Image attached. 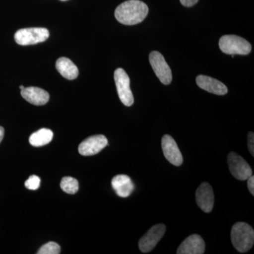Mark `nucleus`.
<instances>
[{
  "instance_id": "1",
  "label": "nucleus",
  "mask_w": 254,
  "mask_h": 254,
  "mask_svg": "<svg viewBox=\"0 0 254 254\" xmlns=\"http://www.w3.org/2000/svg\"><path fill=\"white\" fill-rule=\"evenodd\" d=\"M148 14L146 4L140 0H128L119 5L115 11L116 19L122 24L133 26L141 23Z\"/></svg>"
},
{
  "instance_id": "2",
  "label": "nucleus",
  "mask_w": 254,
  "mask_h": 254,
  "mask_svg": "<svg viewBox=\"0 0 254 254\" xmlns=\"http://www.w3.org/2000/svg\"><path fill=\"white\" fill-rule=\"evenodd\" d=\"M232 243L240 253H246L253 247L254 230L249 224L239 222L232 228Z\"/></svg>"
},
{
  "instance_id": "3",
  "label": "nucleus",
  "mask_w": 254,
  "mask_h": 254,
  "mask_svg": "<svg viewBox=\"0 0 254 254\" xmlns=\"http://www.w3.org/2000/svg\"><path fill=\"white\" fill-rule=\"evenodd\" d=\"M219 46L227 55H247L252 51V45L245 38L235 35H225L220 38Z\"/></svg>"
},
{
  "instance_id": "4",
  "label": "nucleus",
  "mask_w": 254,
  "mask_h": 254,
  "mask_svg": "<svg viewBox=\"0 0 254 254\" xmlns=\"http://www.w3.org/2000/svg\"><path fill=\"white\" fill-rule=\"evenodd\" d=\"M49 36V31L47 28H27L16 31L14 39L20 46H31L46 41Z\"/></svg>"
},
{
  "instance_id": "5",
  "label": "nucleus",
  "mask_w": 254,
  "mask_h": 254,
  "mask_svg": "<svg viewBox=\"0 0 254 254\" xmlns=\"http://www.w3.org/2000/svg\"><path fill=\"white\" fill-rule=\"evenodd\" d=\"M114 78H115L119 98L122 103L127 107L131 106L134 103V99L130 88L129 77L126 71L122 68H117L114 73Z\"/></svg>"
},
{
  "instance_id": "6",
  "label": "nucleus",
  "mask_w": 254,
  "mask_h": 254,
  "mask_svg": "<svg viewBox=\"0 0 254 254\" xmlns=\"http://www.w3.org/2000/svg\"><path fill=\"white\" fill-rule=\"evenodd\" d=\"M149 61L153 71L164 85H169L173 80L171 68L164 58L161 53L153 51L150 53Z\"/></svg>"
},
{
  "instance_id": "7",
  "label": "nucleus",
  "mask_w": 254,
  "mask_h": 254,
  "mask_svg": "<svg viewBox=\"0 0 254 254\" xmlns=\"http://www.w3.org/2000/svg\"><path fill=\"white\" fill-rule=\"evenodd\" d=\"M227 163L232 176L241 181L247 180L252 175V170L248 163L235 152L229 153Z\"/></svg>"
},
{
  "instance_id": "8",
  "label": "nucleus",
  "mask_w": 254,
  "mask_h": 254,
  "mask_svg": "<svg viewBox=\"0 0 254 254\" xmlns=\"http://www.w3.org/2000/svg\"><path fill=\"white\" fill-rule=\"evenodd\" d=\"M166 231V226L163 224L154 225L141 237L138 243L140 250L143 253H148L155 248Z\"/></svg>"
},
{
  "instance_id": "9",
  "label": "nucleus",
  "mask_w": 254,
  "mask_h": 254,
  "mask_svg": "<svg viewBox=\"0 0 254 254\" xmlns=\"http://www.w3.org/2000/svg\"><path fill=\"white\" fill-rule=\"evenodd\" d=\"M108 145V141L104 135H95L88 137L80 143L78 152L83 156L98 154Z\"/></svg>"
},
{
  "instance_id": "10",
  "label": "nucleus",
  "mask_w": 254,
  "mask_h": 254,
  "mask_svg": "<svg viewBox=\"0 0 254 254\" xmlns=\"http://www.w3.org/2000/svg\"><path fill=\"white\" fill-rule=\"evenodd\" d=\"M162 148L165 158L175 166H180L183 163V157L176 141L170 136L165 135L162 138Z\"/></svg>"
},
{
  "instance_id": "11",
  "label": "nucleus",
  "mask_w": 254,
  "mask_h": 254,
  "mask_svg": "<svg viewBox=\"0 0 254 254\" xmlns=\"http://www.w3.org/2000/svg\"><path fill=\"white\" fill-rule=\"evenodd\" d=\"M195 200L198 207L205 213L212 211L214 205L213 188L208 182H203L195 192Z\"/></svg>"
},
{
  "instance_id": "12",
  "label": "nucleus",
  "mask_w": 254,
  "mask_h": 254,
  "mask_svg": "<svg viewBox=\"0 0 254 254\" xmlns=\"http://www.w3.org/2000/svg\"><path fill=\"white\" fill-rule=\"evenodd\" d=\"M205 242L198 235H192L184 240L177 250V254H203L205 252Z\"/></svg>"
},
{
  "instance_id": "13",
  "label": "nucleus",
  "mask_w": 254,
  "mask_h": 254,
  "mask_svg": "<svg viewBox=\"0 0 254 254\" xmlns=\"http://www.w3.org/2000/svg\"><path fill=\"white\" fill-rule=\"evenodd\" d=\"M195 81L199 88L208 93L218 95H226L228 92L227 86L224 83L210 76L199 75L197 76Z\"/></svg>"
},
{
  "instance_id": "14",
  "label": "nucleus",
  "mask_w": 254,
  "mask_h": 254,
  "mask_svg": "<svg viewBox=\"0 0 254 254\" xmlns=\"http://www.w3.org/2000/svg\"><path fill=\"white\" fill-rule=\"evenodd\" d=\"M21 94L26 101L34 105H46L50 100L49 93L38 87L24 88L21 90Z\"/></svg>"
},
{
  "instance_id": "15",
  "label": "nucleus",
  "mask_w": 254,
  "mask_h": 254,
  "mask_svg": "<svg viewBox=\"0 0 254 254\" xmlns=\"http://www.w3.org/2000/svg\"><path fill=\"white\" fill-rule=\"evenodd\" d=\"M112 186L119 196L126 198L129 196L134 190V185L129 177L125 175H119L114 177Z\"/></svg>"
},
{
  "instance_id": "16",
  "label": "nucleus",
  "mask_w": 254,
  "mask_h": 254,
  "mask_svg": "<svg viewBox=\"0 0 254 254\" xmlns=\"http://www.w3.org/2000/svg\"><path fill=\"white\" fill-rule=\"evenodd\" d=\"M56 68L58 72L66 79L73 80L78 77L77 66L68 58L63 57L57 60Z\"/></svg>"
},
{
  "instance_id": "17",
  "label": "nucleus",
  "mask_w": 254,
  "mask_h": 254,
  "mask_svg": "<svg viewBox=\"0 0 254 254\" xmlns=\"http://www.w3.org/2000/svg\"><path fill=\"white\" fill-rule=\"evenodd\" d=\"M53 138V132L49 128H43L32 133L29 137V143L33 146H43L50 143Z\"/></svg>"
},
{
  "instance_id": "18",
  "label": "nucleus",
  "mask_w": 254,
  "mask_h": 254,
  "mask_svg": "<svg viewBox=\"0 0 254 254\" xmlns=\"http://www.w3.org/2000/svg\"><path fill=\"white\" fill-rule=\"evenodd\" d=\"M60 187L65 193L68 194H75L78 190L79 185L76 179L71 177H63L60 183Z\"/></svg>"
},
{
  "instance_id": "19",
  "label": "nucleus",
  "mask_w": 254,
  "mask_h": 254,
  "mask_svg": "<svg viewBox=\"0 0 254 254\" xmlns=\"http://www.w3.org/2000/svg\"><path fill=\"white\" fill-rule=\"evenodd\" d=\"M61 252V248L58 244L54 242H50L41 247V248L37 252L38 254H59Z\"/></svg>"
},
{
  "instance_id": "20",
  "label": "nucleus",
  "mask_w": 254,
  "mask_h": 254,
  "mask_svg": "<svg viewBox=\"0 0 254 254\" xmlns=\"http://www.w3.org/2000/svg\"><path fill=\"white\" fill-rule=\"evenodd\" d=\"M41 186V179L36 175H31L25 182V187L30 190H37Z\"/></svg>"
},
{
  "instance_id": "21",
  "label": "nucleus",
  "mask_w": 254,
  "mask_h": 254,
  "mask_svg": "<svg viewBox=\"0 0 254 254\" xmlns=\"http://www.w3.org/2000/svg\"><path fill=\"white\" fill-rule=\"evenodd\" d=\"M248 148L251 154L254 156V132H250L248 134Z\"/></svg>"
},
{
  "instance_id": "22",
  "label": "nucleus",
  "mask_w": 254,
  "mask_h": 254,
  "mask_svg": "<svg viewBox=\"0 0 254 254\" xmlns=\"http://www.w3.org/2000/svg\"><path fill=\"white\" fill-rule=\"evenodd\" d=\"M248 181H247V186H248L249 190L252 195H254V177L253 175L249 177Z\"/></svg>"
},
{
  "instance_id": "23",
  "label": "nucleus",
  "mask_w": 254,
  "mask_h": 254,
  "mask_svg": "<svg viewBox=\"0 0 254 254\" xmlns=\"http://www.w3.org/2000/svg\"><path fill=\"white\" fill-rule=\"evenodd\" d=\"M180 1L183 6L190 7V6H194L198 2V0H180Z\"/></svg>"
},
{
  "instance_id": "24",
  "label": "nucleus",
  "mask_w": 254,
  "mask_h": 254,
  "mask_svg": "<svg viewBox=\"0 0 254 254\" xmlns=\"http://www.w3.org/2000/svg\"><path fill=\"white\" fill-rule=\"evenodd\" d=\"M4 129L2 127H0V143L2 141L3 138H4Z\"/></svg>"
},
{
  "instance_id": "25",
  "label": "nucleus",
  "mask_w": 254,
  "mask_h": 254,
  "mask_svg": "<svg viewBox=\"0 0 254 254\" xmlns=\"http://www.w3.org/2000/svg\"><path fill=\"white\" fill-rule=\"evenodd\" d=\"M25 88V87L23 86H19V88H20V90H21H21H23V88Z\"/></svg>"
},
{
  "instance_id": "26",
  "label": "nucleus",
  "mask_w": 254,
  "mask_h": 254,
  "mask_svg": "<svg viewBox=\"0 0 254 254\" xmlns=\"http://www.w3.org/2000/svg\"><path fill=\"white\" fill-rule=\"evenodd\" d=\"M60 1H67V0H60Z\"/></svg>"
}]
</instances>
